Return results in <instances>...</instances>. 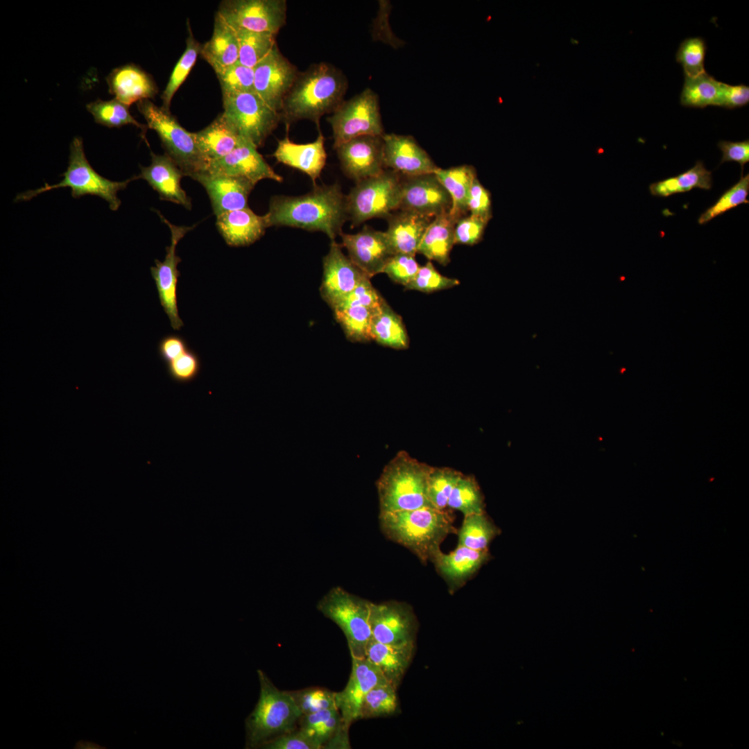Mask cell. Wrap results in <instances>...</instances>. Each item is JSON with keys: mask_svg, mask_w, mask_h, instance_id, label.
<instances>
[{"mask_svg": "<svg viewBox=\"0 0 749 749\" xmlns=\"http://www.w3.org/2000/svg\"><path fill=\"white\" fill-rule=\"evenodd\" d=\"M487 222L470 214L460 218L454 229L455 244L473 246L481 239Z\"/></svg>", "mask_w": 749, "mask_h": 749, "instance_id": "cell-55", "label": "cell"}, {"mask_svg": "<svg viewBox=\"0 0 749 749\" xmlns=\"http://www.w3.org/2000/svg\"><path fill=\"white\" fill-rule=\"evenodd\" d=\"M140 169L141 172L137 178L146 180L158 193L160 199L191 209V199L180 184L184 175L167 153L156 155L151 153L150 164L148 166H140Z\"/></svg>", "mask_w": 749, "mask_h": 749, "instance_id": "cell-24", "label": "cell"}, {"mask_svg": "<svg viewBox=\"0 0 749 749\" xmlns=\"http://www.w3.org/2000/svg\"><path fill=\"white\" fill-rule=\"evenodd\" d=\"M721 83L707 72L694 78L685 77L680 104L695 108L719 106Z\"/></svg>", "mask_w": 749, "mask_h": 749, "instance_id": "cell-38", "label": "cell"}, {"mask_svg": "<svg viewBox=\"0 0 749 749\" xmlns=\"http://www.w3.org/2000/svg\"><path fill=\"white\" fill-rule=\"evenodd\" d=\"M200 368L199 356L190 348L166 363L169 375L173 380L180 383L193 381L198 375Z\"/></svg>", "mask_w": 749, "mask_h": 749, "instance_id": "cell-52", "label": "cell"}, {"mask_svg": "<svg viewBox=\"0 0 749 749\" xmlns=\"http://www.w3.org/2000/svg\"><path fill=\"white\" fill-rule=\"evenodd\" d=\"M415 648V643L393 645L372 639L367 646L365 657L374 663L386 680L397 689L411 664Z\"/></svg>", "mask_w": 749, "mask_h": 749, "instance_id": "cell-30", "label": "cell"}, {"mask_svg": "<svg viewBox=\"0 0 749 749\" xmlns=\"http://www.w3.org/2000/svg\"><path fill=\"white\" fill-rule=\"evenodd\" d=\"M463 474L450 467H432L427 479V497L436 508L444 510L451 492Z\"/></svg>", "mask_w": 749, "mask_h": 749, "instance_id": "cell-46", "label": "cell"}, {"mask_svg": "<svg viewBox=\"0 0 749 749\" xmlns=\"http://www.w3.org/2000/svg\"><path fill=\"white\" fill-rule=\"evenodd\" d=\"M499 528L485 513L465 516L458 533V544L474 550H487Z\"/></svg>", "mask_w": 749, "mask_h": 749, "instance_id": "cell-40", "label": "cell"}, {"mask_svg": "<svg viewBox=\"0 0 749 749\" xmlns=\"http://www.w3.org/2000/svg\"><path fill=\"white\" fill-rule=\"evenodd\" d=\"M467 210L485 222L492 216L490 192L481 184L477 178L471 186L467 200Z\"/></svg>", "mask_w": 749, "mask_h": 749, "instance_id": "cell-56", "label": "cell"}, {"mask_svg": "<svg viewBox=\"0 0 749 749\" xmlns=\"http://www.w3.org/2000/svg\"><path fill=\"white\" fill-rule=\"evenodd\" d=\"M260 694L257 703L245 721L246 748L265 743L297 728L302 716L289 691L277 689L266 674L257 670Z\"/></svg>", "mask_w": 749, "mask_h": 749, "instance_id": "cell-5", "label": "cell"}, {"mask_svg": "<svg viewBox=\"0 0 749 749\" xmlns=\"http://www.w3.org/2000/svg\"><path fill=\"white\" fill-rule=\"evenodd\" d=\"M718 147L722 152L721 164L725 162H737L741 166L743 173L744 165L749 162V140L731 141L721 140Z\"/></svg>", "mask_w": 749, "mask_h": 749, "instance_id": "cell-58", "label": "cell"}, {"mask_svg": "<svg viewBox=\"0 0 749 749\" xmlns=\"http://www.w3.org/2000/svg\"><path fill=\"white\" fill-rule=\"evenodd\" d=\"M431 467L406 451L398 452L377 481L380 513L433 507L427 492Z\"/></svg>", "mask_w": 749, "mask_h": 749, "instance_id": "cell-4", "label": "cell"}, {"mask_svg": "<svg viewBox=\"0 0 749 749\" xmlns=\"http://www.w3.org/2000/svg\"><path fill=\"white\" fill-rule=\"evenodd\" d=\"M382 139L384 166L398 174L415 176L438 168L413 137L384 133Z\"/></svg>", "mask_w": 749, "mask_h": 749, "instance_id": "cell-22", "label": "cell"}, {"mask_svg": "<svg viewBox=\"0 0 749 749\" xmlns=\"http://www.w3.org/2000/svg\"><path fill=\"white\" fill-rule=\"evenodd\" d=\"M749 102V87L744 84L736 85L721 83L719 106L734 109L745 106Z\"/></svg>", "mask_w": 749, "mask_h": 749, "instance_id": "cell-59", "label": "cell"}, {"mask_svg": "<svg viewBox=\"0 0 749 749\" xmlns=\"http://www.w3.org/2000/svg\"><path fill=\"white\" fill-rule=\"evenodd\" d=\"M712 186V172L698 160L692 168L682 173L651 184L649 191L654 196L665 198L696 188L709 190Z\"/></svg>", "mask_w": 749, "mask_h": 749, "instance_id": "cell-37", "label": "cell"}, {"mask_svg": "<svg viewBox=\"0 0 749 749\" xmlns=\"http://www.w3.org/2000/svg\"><path fill=\"white\" fill-rule=\"evenodd\" d=\"M459 284L458 279L441 275L429 261L420 267L413 279L405 286V289L430 293L448 289Z\"/></svg>", "mask_w": 749, "mask_h": 749, "instance_id": "cell-51", "label": "cell"}, {"mask_svg": "<svg viewBox=\"0 0 749 749\" xmlns=\"http://www.w3.org/2000/svg\"><path fill=\"white\" fill-rule=\"evenodd\" d=\"M239 42V62L254 68L277 44L276 35L234 28Z\"/></svg>", "mask_w": 749, "mask_h": 749, "instance_id": "cell-41", "label": "cell"}, {"mask_svg": "<svg viewBox=\"0 0 749 749\" xmlns=\"http://www.w3.org/2000/svg\"><path fill=\"white\" fill-rule=\"evenodd\" d=\"M265 749H320V747L298 728L265 743Z\"/></svg>", "mask_w": 749, "mask_h": 749, "instance_id": "cell-57", "label": "cell"}, {"mask_svg": "<svg viewBox=\"0 0 749 749\" xmlns=\"http://www.w3.org/2000/svg\"><path fill=\"white\" fill-rule=\"evenodd\" d=\"M749 193V175L743 176L732 187L725 191L717 201L700 214L698 219L700 225H704L715 217L741 204H748Z\"/></svg>", "mask_w": 749, "mask_h": 749, "instance_id": "cell-47", "label": "cell"}, {"mask_svg": "<svg viewBox=\"0 0 749 749\" xmlns=\"http://www.w3.org/2000/svg\"><path fill=\"white\" fill-rule=\"evenodd\" d=\"M398 709L397 688L388 681L370 689L363 698L360 718H372L393 715Z\"/></svg>", "mask_w": 749, "mask_h": 749, "instance_id": "cell-44", "label": "cell"}, {"mask_svg": "<svg viewBox=\"0 0 749 749\" xmlns=\"http://www.w3.org/2000/svg\"><path fill=\"white\" fill-rule=\"evenodd\" d=\"M216 224L226 243L232 247L254 243L268 227L264 215H257L250 207L223 213L216 216Z\"/></svg>", "mask_w": 749, "mask_h": 749, "instance_id": "cell-27", "label": "cell"}, {"mask_svg": "<svg viewBox=\"0 0 749 749\" xmlns=\"http://www.w3.org/2000/svg\"><path fill=\"white\" fill-rule=\"evenodd\" d=\"M109 92L127 106L154 98L157 87L152 77L134 64L113 69L106 78Z\"/></svg>", "mask_w": 749, "mask_h": 749, "instance_id": "cell-26", "label": "cell"}, {"mask_svg": "<svg viewBox=\"0 0 749 749\" xmlns=\"http://www.w3.org/2000/svg\"><path fill=\"white\" fill-rule=\"evenodd\" d=\"M490 558L488 549L479 551L458 545L449 553L438 551L431 561L453 589L465 583Z\"/></svg>", "mask_w": 749, "mask_h": 749, "instance_id": "cell-29", "label": "cell"}, {"mask_svg": "<svg viewBox=\"0 0 749 749\" xmlns=\"http://www.w3.org/2000/svg\"><path fill=\"white\" fill-rule=\"evenodd\" d=\"M335 149L343 172L356 183L384 171L382 136L359 137Z\"/></svg>", "mask_w": 749, "mask_h": 749, "instance_id": "cell-19", "label": "cell"}, {"mask_svg": "<svg viewBox=\"0 0 749 749\" xmlns=\"http://www.w3.org/2000/svg\"><path fill=\"white\" fill-rule=\"evenodd\" d=\"M289 692L302 715L336 707V692L326 688L311 687Z\"/></svg>", "mask_w": 749, "mask_h": 749, "instance_id": "cell-49", "label": "cell"}, {"mask_svg": "<svg viewBox=\"0 0 749 749\" xmlns=\"http://www.w3.org/2000/svg\"><path fill=\"white\" fill-rule=\"evenodd\" d=\"M370 603L337 586L317 603L318 610L344 633L351 656L365 657L367 646L372 639Z\"/></svg>", "mask_w": 749, "mask_h": 749, "instance_id": "cell-8", "label": "cell"}, {"mask_svg": "<svg viewBox=\"0 0 749 749\" xmlns=\"http://www.w3.org/2000/svg\"><path fill=\"white\" fill-rule=\"evenodd\" d=\"M273 156L278 162L307 175L315 187L327 161L324 137L319 130L317 139L313 142L296 144L286 136L278 141Z\"/></svg>", "mask_w": 749, "mask_h": 749, "instance_id": "cell-25", "label": "cell"}, {"mask_svg": "<svg viewBox=\"0 0 749 749\" xmlns=\"http://www.w3.org/2000/svg\"><path fill=\"white\" fill-rule=\"evenodd\" d=\"M379 522L388 538L408 548L423 562L431 560L445 538L456 532L452 516L433 507L382 513Z\"/></svg>", "mask_w": 749, "mask_h": 749, "instance_id": "cell-3", "label": "cell"}, {"mask_svg": "<svg viewBox=\"0 0 749 749\" xmlns=\"http://www.w3.org/2000/svg\"><path fill=\"white\" fill-rule=\"evenodd\" d=\"M239 50L234 29L216 12L212 37L202 45L200 53L216 73L238 62Z\"/></svg>", "mask_w": 749, "mask_h": 749, "instance_id": "cell-32", "label": "cell"}, {"mask_svg": "<svg viewBox=\"0 0 749 749\" xmlns=\"http://www.w3.org/2000/svg\"><path fill=\"white\" fill-rule=\"evenodd\" d=\"M137 108L146 121L147 127L157 133L166 153L184 176L193 179L208 170L209 164L197 146L193 132L184 129L170 111L157 106L148 99L138 102Z\"/></svg>", "mask_w": 749, "mask_h": 749, "instance_id": "cell-7", "label": "cell"}, {"mask_svg": "<svg viewBox=\"0 0 749 749\" xmlns=\"http://www.w3.org/2000/svg\"><path fill=\"white\" fill-rule=\"evenodd\" d=\"M162 221L170 229L171 245L166 248L163 261L155 260V266L150 268L151 275L155 281L160 304L168 316L171 325L175 330H180L184 325L179 316L177 300V284L180 273L177 268L181 258L176 254V246L180 240L190 230L191 226L175 225L157 212Z\"/></svg>", "mask_w": 749, "mask_h": 749, "instance_id": "cell-13", "label": "cell"}, {"mask_svg": "<svg viewBox=\"0 0 749 749\" xmlns=\"http://www.w3.org/2000/svg\"><path fill=\"white\" fill-rule=\"evenodd\" d=\"M285 0H229L217 13L234 28L277 35L286 23Z\"/></svg>", "mask_w": 749, "mask_h": 749, "instance_id": "cell-12", "label": "cell"}, {"mask_svg": "<svg viewBox=\"0 0 749 749\" xmlns=\"http://www.w3.org/2000/svg\"><path fill=\"white\" fill-rule=\"evenodd\" d=\"M374 311L362 306L333 309L334 317L346 338L354 343H366L372 340V321Z\"/></svg>", "mask_w": 749, "mask_h": 749, "instance_id": "cell-39", "label": "cell"}, {"mask_svg": "<svg viewBox=\"0 0 749 749\" xmlns=\"http://www.w3.org/2000/svg\"><path fill=\"white\" fill-rule=\"evenodd\" d=\"M298 728L313 740L320 748H327L339 734L349 733L337 707L302 715Z\"/></svg>", "mask_w": 749, "mask_h": 749, "instance_id": "cell-36", "label": "cell"}, {"mask_svg": "<svg viewBox=\"0 0 749 749\" xmlns=\"http://www.w3.org/2000/svg\"><path fill=\"white\" fill-rule=\"evenodd\" d=\"M451 198L434 173L406 177L402 180L399 209L412 211L431 218L451 208Z\"/></svg>", "mask_w": 749, "mask_h": 749, "instance_id": "cell-18", "label": "cell"}, {"mask_svg": "<svg viewBox=\"0 0 749 749\" xmlns=\"http://www.w3.org/2000/svg\"><path fill=\"white\" fill-rule=\"evenodd\" d=\"M352 657V671L345 687L336 692V705L347 728L360 719L362 702L377 685L386 682L379 669L365 657Z\"/></svg>", "mask_w": 749, "mask_h": 749, "instance_id": "cell-20", "label": "cell"}, {"mask_svg": "<svg viewBox=\"0 0 749 749\" xmlns=\"http://www.w3.org/2000/svg\"><path fill=\"white\" fill-rule=\"evenodd\" d=\"M447 506L460 511L464 516L484 513V498L474 476H460L451 492Z\"/></svg>", "mask_w": 749, "mask_h": 749, "instance_id": "cell-43", "label": "cell"}, {"mask_svg": "<svg viewBox=\"0 0 749 749\" xmlns=\"http://www.w3.org/2000/svg\"><path fill=\"white\" fill-rule=\"evenodd\" d=\"M402 179L393 171L356 183L346 196L352 227L374 218H387L401 204Z\"/></svg>", "mask_w": 749, "mask_h": 749, "instance_id": "cell-9", "label": "cell"}, {"mask_svg": "<svg viewBox=\"0 0 749 749\" xmlns=\"http://www.w3.org/2000/svg\"><path fill=\"white\" fill-rule=\"evenodd\" d=\"M372 337L383 346L395 350L408 347L409 338L403 320L386 300L374 312Z\"/></svg>", "mask_w": 749, "mask_h": 749, "instance_id": "cell-35", "label": "cell"}, {"mask_svg": "<svg viewBox=\"0 0 749 749\" xmlns=\"http://www.w3.org/2000/svg\"><path fill=\"white\" fill-rule=\"evenodd\" d=\"M327 120L333 131L334 149L359 137L384 134L379 97L370 88L343 101Z\"/></svg>", "mask_w": 749, "mask_h": 749, "instance_id": "cell-10", "label": "cell"}, {"mask_svg": "<svg viewBox=\"0 0 749 749\" xmlns=\"http://www.w3.org/2000/svg\"><path fill=\"white\" fill-rule=\"evenodd\" d=\"M456 222L449 212L433 218L423 235L417 253L423 255L430 261L447 266L450 262V253L455 244Z\"/></svg>", "mask_w": 749, "mask_h": 749, "instance_id": "cell-33", "label": "cell"}, {"mask_svg": "<svg viewBox=\"0 0 749 749\" xmlns=\"http://www.w3.org/2000/svg\"><path fill=\"white\" fill-rule=\"evenodd\" d=\"M255 92L271 108L280 112L298 71L276 44L254 68Z\"/></svg>", "mask_w": 749, "mask_h": 749, "instance_id": "cell-15", "label": "cell"}, {"mask_svg": "<svg viewBox=\"0 0 749 749\" xmlns=\"http://www.w3.org/2000/svg\"><path fill=\"white\" fill-rule=\"evenodd\" d=\"M216 74L223 94L255 92L253 68L238 62L216 72Z\"/></svg>", "mask_w": 749, "mask_h": 749, "instance_id": "cell-50", "label": "cell"}, {"mask_svg": "<svg viewBox=\"0 0 749 749\" xmlns=\"http://www.w3.org/2000/svg\"><path fill=\"white\" fill-rule=\"evenodd\" d=\"M223 112L239 135L257 148L276 128L280 113L255 92L223 94Z\"/></svg>", "mask_w": 749, "mask_h": 749, "instance_id": "cell-11", "label": "cell"}, {"mask_svg": "<svg viewBox=\"0 0 749 749\" xmlns=\"http://www.w3.org/2000/svg\"><path fill=\"white\" fill-rule=\"evenodd\" d=\"M86 107L97 123L109 128H119L131 124L140 128L143 132V137H145L148 127L139 123L130 114L129 107L117 99L96 100L88 103Z\"/></svg>", "mask_w": 749, "mask_h": 749, "instance_id": "cell-42", "label": "cell"}, {"mask_svg": "<svg viewBox=\"0 0 749 749\" xmlns=\"http://www.w3.org/2000/svg\"><path fill=\"white\" fill-rule=\"evenodd\" d=\"M193 180L207 191L216 216L249 207L248 197L255 186L243 178L208 171L197 175Z\"/></svg>", "mask_w": 749, "mask_h": 749, "instance_id": "cell-23", "label": "cell"}, {"mask_svg": "<svg viewBox=\"0 0 749 749\" xmlns=\"http://www.w3.org/2000/svg\"><path fill=\"white\" fill-rule=\"evenodd\" d=\"M434 173L451 198L449 214L458 221L467 212V200L473 181L476 177L475 169L470 165H460L449 169L438 168Z\"/></svg>", "mask_w": 749, "mask_h": 749, "instance_id": "cell-34", "label": "cell"}, {"mask_svg": "<svg viewBox=\"0 0 749 749\" xmlns=\"http://www.w3.org/2000/svg\"><path fill=\"white\" fill-rule=\"evenodd\" d=\"M268 227L287 226L325 233L332 241L343 232L348 219L345 196L340 185L315 186L302 196H275L264 214Z\"/></svg>", "mask_w": 749, "mask_h": 749, "instance_id": "cell-1", "label": "cell"}, {"mask_svg": "<svg viewBox=\"0 0 749 749\" xmlns=\"http://www.w3.org/2000/svg\"><path fill=\"white\" fill-rule=\"evenodd\" d=\"M62 176L63 179L58 183H45L40 188L17 194L15 201L29 200L50 190L68 187L71 189V196L74 198L85 195L97 196L108 203L111 210L116 211L121 205L117 193L126 189L130 182L137 179V176H134L124 181L116 182L99 175L86 158L83 140L78 137H74L70 144L69 165Z\"/></svg>", "mask_w": 749, "mask_h": 749, "instance_id": "cell-6", "label": "cell"}, {"mask_svg": "<svg viewBox=\"0 0 749 749\" xmlns=\"http://www.w3.org/2000/svg\"><path fill=\"white\" fill-rule=\"evenodd\" d=\"M707 44L700 37H688L680 44L676 52V61L682 67L685 77L694 78L705 71V58Z\"/></svg>", "mask_w": 749, "mask_h": 749, "instance_id": "cell-48", "label": "cell"}, {"mask_svg": "<svg viewBox=\"0 0 749 749\" xmlns=\"http://www.w3.org/2000/svg\"><path fill=\"white\" fill-rule=\"evenodd\" d=\"M415 256L408 254H395L388 261L383 273L394 282L407 286L420 269Z\"/></svg>", "mask_w": 749, "mask_h": 749, "instance_id": "cell-54", "label": "cell"}, {"mask_svg": "<svg viewBox=\"0 0 749 749\" xmlns=\"http://www.w3.org/2000/svg\"><path fill=\"white\" fill-rule=\"evenodd\" d=\"M386 219L388 229L386 233L395 254L415 256L433 218L412 211L399 209Z\"/></svg>", "mask_w": 749, "mask_h": 749, "instance_id": "cell-28", "label": "cell"}, {"mask_svg": "<svg viewBox=\"0 0 749 749\" xmlns=\"http://www.w3.org/2000/svg\"><path fill=\"white\" fill-rule=\"evenodd\" d=\"M160 358L166 363L189 349L185 339L177 334L163 337L158 344Z\"/></svg>", "mask_w": 749, "mask_h": 749, "instance_id": "cell-60", "label": "cell"}, {"mask_svg": "<svg viewBox=\"0 0 749 749\" xmlns=\"http://www.w3.org/2000/svg\"><path fill=\"white\" fill-rule=\"evenodd\" d=\"M207 171L243 178L255 184L264 179L283 181V178L270 166L257 148L243 138L229 154L210 162Z\"/></svg>", "mask_w": 749, "mask_h": 749, "instance_id": "cell-21", "label": "cell"}, {"mask_svg": "<svg viewBox=\"0 0 749 749\" xmlns=\"http://www.w3.org/2000/svg\"><path fill=\"white\" fill-rule=\"evenodd\" d=\"M340 236L349 259L370 279L383 273L395 255L386 232L364 226L356 234L342 232Z\"/></svg>", "mask_w": 749, "mask_h": 749, "instance_id": "cell-16", "label": "cell"}, {"mask_svg": "<svg viewBox=\"0 0 749 749\" xmlns=\"http://www.w3.org/2000/svg\"><path fill=\"white\" fill-rule=\"evenodd\" d=\"M341 248V244L332 241L329 250L322 259L320 293L332 309L363 279L369 277L344 255Z\"/></svg>", "mask_w": 749, "mask_h": 749, "instance_id": "cell-17", "label": "cell"}, {"mask_svg": "<svg viewBox=\"0 0 749 749\" xmlns=\"http://www.w3.org/2000/svg\"><path fill=\"white\" fill-rule=\"evenodd\" d=\"M347 85L344 74L332 64H314L298 72L284 98L281 119L286 126L297 120L308 119L319 127L320 117L333 112L343 101Z\"/></svg>", "mask_w": 749, "mask_h": 749, "instance_id": "cell-2", "label": "cell"}, {"mask_svg": "<svg viewBox=\"0 0 749 749\" xmlns=\"http://www.w3.org/2000/svg\"><path fill=\"white\" fill-rule=\"evenodd\" d=\"M385 300L373 286L370 278L363 279L333 309L354 306H362L372 309L379 308Z\"/></svg>", "mask_w": 749, "mask_h": 749, "instance_id": "cell-53", "label": "cell"}, {"mask_svg": "<svg viewBox=\"0 0 749 749\" xmlns=\"http://www.w3.org/2000/svg\"><path fill=\"white\" fill-rule=\"evenodd\" d=\"M187 26L188 36L186 49L176 63L162 95V107L167 111H170L171 100L193 67L202 47V45L194 38L189 21Z\"/></svg>", "mask_w": 749, "mask_h": 749, "instance_id": "cell-45", "label": "cell"}, {"mask_svg": "<svg viewBox=\"0 0 749 749\" xmlns=\"http://www.w3.org/2000/svg\"><path fill=\"white\" fill-rule=\"evenodd\" d=\"M193 136L209 164L232 152L243 138L223 113L204 129L193 132Z\"/></svg>", "mask_w": 749, "mask_h": 749, "instance_id": "cell-31", "label": "cell"}, {"mask_svg": "<svg viewBox=\"0 0 749 749\" xmlns=\"http://www.w3.org/2000/svg\"><path fill=\"white\" fill-rule=\"evenodd\" d=\"M370 624L372 639L401 645L415 642L417 620L411 608L395 601L370 603Z\"/></svg>", "mask_w": 749, "mask_h": 749, "instance_id": "cell-14", "label": "cell"}]
</instances>
